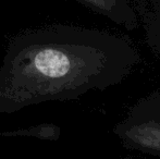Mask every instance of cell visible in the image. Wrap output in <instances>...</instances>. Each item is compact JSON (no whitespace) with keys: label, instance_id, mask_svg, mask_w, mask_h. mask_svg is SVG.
<instances>
[{"label":"cell","instance_id":"cell-1","mask_svg":"<svg viewBox=\"0 0 160 159\" xmlns=\"http://www.w3.org/2000/svg\"><path fill=\"white\" fill-rule=\"evenodd\" d=\"M82 1L88 2V3L94 4V6H101L102 4V0H82Z\"/></svg>","mask_w":160,"mask_h":159}]
</instances>
